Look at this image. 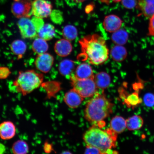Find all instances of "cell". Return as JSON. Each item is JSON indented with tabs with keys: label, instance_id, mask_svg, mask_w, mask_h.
<instances>
[{
	"label": "cell",
	"instance_id": "11",
	"mask_svg": "<svg viewBox=\"0 0 154 154\" xmlns=\"http://www.w3.org/2000/svg\"><path fill=\"white\" fill-rule=\"evenodd\" d=\"M122 21L118 16L109 15L105 17L103 26L105 29L109 32H114L119 29L122 26Z\"/></svg>",
	"mask_w": 154,
	"mask_h": 154
},
{
	"label": "cell",
	"instance_id": "16",
	"mask_svg": "<svg viewBox=\"0 0 154 154\" xmlns=\"http://www.w3.org/2000/svg\"><path fill=\"white\" fill-rule=\"evenodd\" d=\"M94 80L97 88L103 90L108 87L111 81L110 76L105 72L96 74L94 76Z\"/></svg>",
	"mask_w": 154,
	"mask_h": 154
},
{
	"label": "cell",
	"instance_id": "2",
	"mask_svg": "<svg viewBox=\"0 0 154 154\" xmlns=\"http://www.w3.org/2000/svg\"><path fill=\"white\" fill-rule=\"evenodd\" d=\"M86 146L97 148L100 154H113V148L116 146L117 134L111 129L102 130L94 126L86 131L83 136Z\"/></svg>",
	"mask_w": 154,
	"mask_h": 154
},
{
	"label": "cell",
	"instance_id": "7",
	"mask_svg": "<svg viewBox=\"0 0 154 154\" xmlns=\"http://www.w3.org/2000/svg\"><path fill=\"white\" fill-rule=\"evenodd\" d=\"M53 6L51 2L46 0H34L32 2V14L43 18L51 15Z\"/></svg>",
	"mask_w": 154,
	"mask_h": 154
},
{
	"label": "cell",
	"instance_id": "6",
	"mask_svg": "<svg viewBox=\"0 0 154 154\" xmlns=\"http://www.w3.org/2000/svg\"><path fill=\"white\" fill-rule=\"evenodd\" d=\"M32 6L30 0H13L11 12L18 18H29L32 14Z\"/></svg>",
	"mask_w": 154,
	"mask_h": 154
},
{
	"label": "cell",
	"instance_id": "13",
	"mask_svg": "<svg viewBox=\"0 0 154 154\" xmlns=\"http://www.w3.org/2000/svg\"><path fill=\"white\" fill-rule=\"evenodd\" d=\"M54 51L59 56L66 57L70 54L72 47L70 41L65 38L58 40L55 44Z\"/></svg>",
	"mask_w": 154,
	"mask_h": 154
},
{
	"label": "cell",
	"instance_id": "36",
	"mask_svg": "<svg viewBox=\"0 0 154 154\" xmlns=\"http://www.w3.org/2000/svg\"><path fill=\"white\" fill-rule=\"evenodd\" d=\"M44 150L46 153H49L53 150V146L51 144L46 142L44 144Z\"/></svg>",
	"mask_w": 154,
	"mask_h": 154
},
{
	"label": "cell",
	"instance_id": "5",
	"mask_svg": "<svg viewBox=\"0 0 154 154\" xmlns=\"http://www.w3.org/2000/svg\"><path fill=\"white\" fill-rule=\"evenodd\" d=\"M94 78V77L85 79H80L72 75L70 79L73 89L84 98L92 97L97 93V88Z\"/></svg>",
	"mask_w": 154,
	"mask_h": 154
},
{
	"label": "cell",
	"instance_id": "37",
	"mask_svg": "<svg viewBox=\"0 0 154 154\" xmlns=\"http://www.w3.org/2000/svg\"><path fill=\"white\" fill-rule=\"evenodd\" d=\"M6 151V147L3 144L0 143V154H3Z\"/></svg>",
	"mask_w": 154,
	"mask_h": 154
},
{
	"label": "cell",
	"instance_id": "27",
	"mask_svg": "<svg viewBox=\"0 0 154 154\" xmlns=\"http://www.w3.org/2000/svg\"><path fill=\"white\" fill-rule=\"evenodd\" d=\"M11 151L14 154H27L29 151L28 144L23 140H18L13 144Z\"/></svg>",
	"mask_w": 154,
	"mask_h": 154
},
{
	"label": "cell",
	"instance_id": "18",
	"mask_svg": "<svg viewBox=\"0 0 154 154\" xmlns=\"http://www.w3.org/2000/svg\"><path fill=\"white\" fill-rule=\"evenodd\" d=\"M123 99L124 100V103L129 108L134 109L139 106L143 102V100L140 97L138 91L127 94Z\"/></svg>",
	"mask_w": 154,
	"mask_h": 154
},
{
	"label": "cell",
	"instance_id": "3",
	"mask_svg": "<svg viewBox=\"0 0 154 154\" xmlns=\"http://www.w3.org/2000/svg\"><path fill=\"white\" fill-rule=\"evenodd\" d=\"M113 107V104L103 92H97L87 104L85 117L90 122L97 125L110 116Z\"/></svg>",
	"mask_w": 154,
	"mask_h": 154
},
{
	"label": "cell",
	"instance_id": "9",
	"mask_svg": "<svg viewBox=\"0 0 154 154\" xmlns=\"http://www.w3.org/2000/svg\"><path fill=\"white\" fill-rule=\"evenodd\" d=\"M54 57L51 54L45 53L38 55L35 61V65L37 70L43 73L49 72L54 63Z\"/></svg>",
	"mask_w": 154,
	"mask_h": 154
},
{
	"label": "cell",
	"instance_id": "15",
	"mask_svg": "<svg viewBox=\"0 0 154 154\" xmlns=\"http://www.w3.org/2000/svg\"><path fill=\"white\" fill-rule=\"evenodd\" d=\"M74 75L80 79H85L94 77L91 67L85 63H82L79 65L77 67L75 75Z\"/></svg>",
	"mask_w": 154,
	"mask_h": 154
},
{
	"label": "cell",
	"instance_id": "32",
	"mask_svg": "<svg viewBox=\"0 0 154 154\" xmlns=\"http://www.w3.org/2000/svg\"><path fill=\"white\" fill-rule=\"evenodd\" d=\"M121 2L123 6L128 9L134 8L137 4V0H122Z\"/></svg>",
	"mask_w": 154,
	"mask_h": 154
},
{
	"label": "cell",
	"instance_id": "4",
	"mask_svg": "<svg viewBox=\"0 0 154 154\" xmlns=\"http://www.w3.org/2000/svg\"><path fill=\"white\" fill-rule=\"evenodd\" d=\"M43 80V74L34 70L20 71L13 82V87L15 91L26 95L42 85Z\"/></svg>",
	"mask_w": 154,
	"mask_h": 154
},
{
	"label": "cell",
	"instance_id": "38",
	"mask_svg": "<svg viewBox=\"0 0 154 154\" xmlns=\"http://www.w3.org/2000/svg\"><path fill=\"white\" fill-rule=\"evenodd\" d=\"M60 154H73L71 153L69 151H64L62 152V153H61Z\"/></svg>",
	"mask_w": 154,
	"mask_h": 154
},
{
	"label": "cell",
	"instance_id": "17",
	"mask_svg": "<svg viewBox=\"0 0 154 154\" xmlns=\"http://www.w3.org/2000/svg\"><path fill=\"white\" fill-rule=\"evenodd\" d=\"M42 86L47 93L48 99L54 97L60 91L61 88L60 83L57 82H50L42 83Z\"/></svg>",
	"mask_w": 154,
	"mask_h": 154
},
{
	"label": "cell",
	"instance_id": "26",
	"mask_svg": "<svg viewBox=\"0 0 154 154\" xmlns=\"http://www.w3.org/2000/svg\"><path fill=\"white\" fill-rule=\"evenodd\" d=\"M127 55L128 53L126 48L121 45L114 46L111 50V57L115 61H121L124 60Z\"/></svg>",
	"mask_w": 154,
	"mask_h": 154
},
{
	"label": "cell",
	"instance_id": "10",
	"mask_svg": "<svg viewBox=\"0 0 154 154\" xmlns=\"http://www.w3.org/2000/svg\"><path fill=\"white\" fill-rule=\"evenodd\" d=\"M16 133L15 125L11 121H5L0 124V138L4 140L12 139Z\"/></svg>",
	"mask_w": 154,
	"mask_h": 154
},
{
	"label": "cell",
	"instance_id": "24",
	"mask_svg": "<svg viewBox=\"0 0 154 154\" xmlns=\"http://www.w3.org/2000/svg\"><path fill=\"white\" fill-rule=\"evenodd\" d=\"M32 49L34 52L38 55L45 53L49 49V45L47 41L41 38H36L32 44Z\"/></svg>",
	"mask_w": 154,
	"mask_h": 154
},
{
	"label": "cell",
	"instance_id": "35",
	"mask_svg": "<svg viewBox=\"0 0 154 154\" xmlns=\"http://www.w3.org/2000/svg\"><path fill=\"white\" fill-rule=\"evenodd\" d=\"M149 30V34L154 36V14L150 18Z\"/></svg>",
	"mask_w": 154,
	"mask_h": 154
},
{
	"label": "cell",
	"instance_id": "1",
	"mask_svg": "<svg viewBox=\"0 0 154 154\" xmlns=\"http://www.w3.org/2000/svg\"><path fill=\"white\" fill-rule=\"evenodd\" d=\"M82 53L81 60L88 61L93 65L103 64L109 57V50L105 40L96 34L86 36L79 41Z\"/></svg>",
	"mask_w": 154,
	"mask_h": 154
},
{
	"label": "cell",
	"instance_id": "21",
	"mask_svg": "<svg viewBox=\"0 0 154 154\" xmlns=\"http://www.w3.org/2000/svg\"><path fill=\"white\" fill-rule=\"evenodd\" d=\"M55 33L54 26L51 24H46L38 32V36L47 41L52 39Z\"/></svg>",
	"mask_w": 154,
	"mask_h": 154
},
{
	"label": "cell",
	"instance_id": "19",
	"mask_svg": "<svg viewBox=\"0 0 154 154\" xmlns=\"http://www.w3.org/2000/svg\"><path fill=\"white\" fill-rule=\"evenodd\" d=\"M110 127L111 129L116 134L121 133L127 128L126 120L121 116H115L111 119Z\"/></svg>",
	"mask_w": 154,
	"mask_h": 154
},
{
	"label": "cell",
	"instance_id": "14",
	"mask_svg": "<svg viewBox=\"0 0 154 154\" xmlns=\"http://www.w3.org/2000/svg\"><path fill=\"white\" fill-rule=\"evenodd\" d=\"M137 6L146 18H150L154 14V0H138Z\"/></svg>",
	"mask_w": 154,
	"mask_h": 154
},
{
	"label": "cell",
	"instance_id": "33",
	"mask_svg": "<svg viewBox=\"0 0 154 154\" xmlns=\"http://www.w3.org/2000/svg\"><path fill=\"white\" fill-rule=\"evenodd\" d=\"M10 69L6 67H0V79H7L11 74Z\"/></svg>",
	"mask_w": 154,
	"mask_h": 154
},
{
	"label": "cell",
	"instance_id": "22",
	"mask_svg": "<svg viewBox=\"0 0 154 154\" xmlns=\"http://www.w3.org/2000/svg\"><path fill=\"white\" fill-rule=\"evenodd\" d=\"M126 128L130 131L140 130L143 126L144 121L140 116L135 115L126 120Z\"/></svg>",
	"mask_w": 154,
	"mask_h": 154
},
{
	"label": "cell",
	"instance_id": "8",
	"mask_svg": "<svg viewBox=\"0 0 154 154\" xmlns=\"http://www.w3.org/2000/svg\"><path fill=\"white\" fill-rule=\"evenodd\" d=\"M17 25L23 38L33 39L38 36L33 23L29 18L27 17L20 18Z\"/></svg>",
	"mask_w": 154,
	"mask_h": 154
},
{
	"label": "cell",
	"instance_id": "25",
	"mask_svg": "<svg viewBox=\"0 0 154 154\" xmlns=\"http://www.w3.org/2000/svg\"><path fill=\"white\" fill-rule=\"evenodd\" d=\"M128 35L126 30L119 29L113 32L111 39L113 43L117 45H122L127 43L128 40Z\"/></svg>",
	"mask_w": 154,
	"mask_h": 154
},
{
	"label": "cell",
	"instance_id": "28",
	"mask_svg": "<svg viewBox=\"0 0 154 154\" xmlns=\"http://www.w3.org/2000/svg\"><path fill=\"white\" fill-rule=\"evenodd\" d=\"M78 35V30L75 27L72 25H67L63 29V37L69 41H72L75 39Z\"/></svg>",
	"mask_w": 154,
	"mask_h": 154
},
{
	"label": "cell",
	"instance_id": "34",
	"mask_svg": "<svg viewBox=\"0 0 154 154\" xmlns=\"http://www.w3.org/2000/svg\"><path fill=\"white\" fill-rule=\"evenodd\" d=\"M84 154H100V151L97 148L91 146H86Z\"/></svg>",
	"mask_w": 154,
	"mask_h": 154
},
{
	"label": "cell",
	"instance_id": "23",
	"mask_svg": "<svg viewBox=\"0 0 154 154\" xmlns=\"http://www.w3.org/2000/svg\"><path fill=\"white\" fill-rule=\"evenodd\" d=\"M11 49L12 53L21 59L26 53L27 49L26 44L21 40H14L11 45Z\"/></svg>",
	"mask_w": 154,
	"mask_h": 154
},
{
	"label": "cell",
	"instance_id": "30",
	"mask_svg": "<svg viewBox=\"0 0 154 154\" xmlns=\"http://www.w3.org/2000/svg\"><path fill=\"white\" fill-rule=\"evenodd\" d=\"M31 20L34 25L37 32L44 25V21L43 18L34 16L32 18Z\"/></svg>",
	"mask_w": 154,
	"mask_h": 154
},
{
	"label": "cell",
	"instance_id": "39",
	"mask_svg": "<svg viewBox=\"0 0 154 154\" xmlns=\"http://www.w3.org/2000/svg\"><path fill=\"white\" fill-rule=\"evenodd\" d=\"M73 1L77 3H81L85 1L86 0H73Z\"/></svg>",
	"mask_w": 154,
	"mask_h": 154
},
{
	"label": "cell",
	"instance_id": "40",
	"mask_svg": "<svg viewBox=\"0 0 154 154\" xmlns=\"http://www.w3.org/2000/svg\"><path fill=\"white\" fill-rule=\"evenodd\" d=\"M112 1L115 2H119L121 1L122 0H112Z\"/></svg>",
	"mask_w": 154,
	"mask_h": 154
},
{
	"label": "cell",
	"instance_id": "29",
	"mask_svg": "<svg viewBox=\"0 0 154 154\" xmlns=\"http://www.w3.org/2000/svg\"><path fill=\"white\" fill-rule=\"evenodd\" d=\"M51 20L57 24H61L63 21V13L59 10H54L50 15Z\"/></svg>",
	"mask_w": 154,
	"mask_h": 154
},
{
	"label": "cell",
	"instance_id": "20",
	"mask_svg": "<svg viewBox=\"0 0 154 154\" xmlns=\"http://www.w3.org/2000/svg\"><path fill=\"white\" fill-rule=\"evenodd\" d=\"M75 64L74 61L69 59L61 61L59 65V70L60 74L63 76L70 78L74 70Z\"/></svg>",
	"mask_w": 154,
	"mask_h": 154
},
{
	"label": "cell",
	"instance_id": "12",
	"mask_svg": "<svg viewBox=\"0 0 154 154\" xmlns=\"http://www.w3.org/2000/svg\"><path fill=\"white\" fill-rule=\"evenodd\" d=\"M83 100L84 98L73 88L67 92L64 97L65 103L69 107L72 109L78 108Z\"/></svg>",
	"mask_w": 154,
	"mask_h": 154
},
{
	"label": "cell",
	"instance_id": "31",
	"mask_svg": "<svg viewBox=\"0 0 154 154\" xmlns=\"http://www.w3.org/2000/svg\"><path fill=\"white\" fill-rule=\"evenodd\" d=\"M143 101L147 106L152 107L154 106V95L153 94H146L144 96Z\"/></svg>",
	"mask_w": 154,
	"mask_h": 154
}]
</instances>
